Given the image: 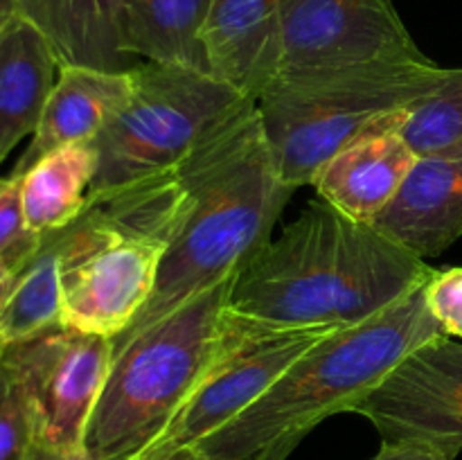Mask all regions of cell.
I'll return each mask as SVG.
<instances>
[{"mask_svg":"<svg viewBox=\"0 0 462 460\" xmlns=\"http://www.w3.org/2000/svg\"><path fill=\"white\" fill-rule=\"evenodd\" d=\"M25 460H93L84 449H57V446L43 445V442H32Z\"/></svg>","mask_w":462,"mask_h":460,"instance_id":"26","label":"cell"},{"mask_svg":"<svg viewBox=\"0 0 462 460\" xmlns=\"http://www.w3.org/2000/svg\"><path fill=\"white\" fill-rule=\"evenodd\" d=\"M332 332V327H269L228 311L219 354L170 428L144 455L206 440L260 400L307 350Z\"/></svg>","mask_w":462,"mask_h":460,"instance_id":"8","label":"cell"},{"mask_svg":"<svg viewBox=\"0 0 462 460\" xmlns=\"http://www.w3.org/2000/svg\"><path fill=\"white\" fill-rule=\"evenodd\" d=\"M427 307L442 334L462 338V266L433 271L424 284Z\"/></svg>","mask_w":462,"mask_h":460,"instance_id":"24","label":"cell"},{"mask_svg":"<svg viewBox=\"0 0 462 460\" xmlns=\"http://www.w3.org/2000/svg\"><path fill=\"white\" fill-rule=\"evenodd\" d=\"M233 282L189 298L113 343L111 368L84 437L90 458L138 460L161 440L219 354Z\"/></svg>","mask_w":462,"mask_h":460,"instance_id":"5","label":"cell"},{"mask_svg":"<svg viewBox=\"0 0 462 460\" xmlns=\"http://www.w3.org/2000/svg\"><path fill=\"white\" fill-rule=\"evenodd\" d=\"M34 440L36 427L27 392L0 354V460H25Z\"/></svg>","mask_w":462,"mask_h":460,"instance_id":"22","label":"cell"},{"mask_svg":"<svg viewBox=\"0 0 462 460\" xmlns=\"http://www.w3.org/2000/svg\"><path fill=\"white\" fill-rule=\"evenodd\" d=\"M374 228L420 260L462 237V156H420Z\"/></svg>","mask_w":462,"mask_h":460,"instance_id":"13","label":"cell"},{"mask_svg":"<svg viewBox=\"0 0 462 460\" xmlns=\"http://www.w3.org/2000/svg\"><path fill=\"white\" fill-rule=\"evenodd\" d=\"M287 5L289 0H212L203 32L212 75L255 99L278 72Z\"/></svg>","mask_w":462,"mask_h":460,"instance_id":"14","label":"cell"},{"mask_svg":"<svg viewBox=\"0 0 462 460\" xmlns=\"http://www.w3.org/2000/svg\"><path fill=\"white\" fill-rule=\"evenodd\" d=\"M406 115L383 122L325 162L311 183L320 201L352 219L374 224L420 158L400 133Z\"/></svg>","mask_w":462,"mask_h":460,"instance_id":"12","label":"cell"},{"mask_svg":"<svg viewBox=\"0 0 462 460\" xmlns=\"http://www.w3.org/2000/svg\"><path fill=\"white\" fill-rule=\"evenodd\" d=\"M125 0H18V16L52 45L61 66L131 70L135 59L122 45Z\"/></svg>","mask_w":462,"mask_h":460,"instance_id":"16","label":"cell"},{"mask_svg":"<svg viewBox=\"0 0 462 460\" xmlns=\"http://www.w3.org/2000/svg\"><path fill=\"white\" fill-rule=\"evenodd\" d=\"M368 460H454L445 451L415 440H382L377 454Z\"/></svg>","mask_w":462,"mask_h":460,"instance_id":"25","label":"cell"},{"mask_svg":"<svg viewBox=\"0 0 462 460\" xmlns=\"http://www.w3.org/2000/svg\"><path fill=\"white\" fill-rule=\"evenodd\" d=\"M212 0H125L122 45L129 57L212 75L206 32Z\"/></svg>","mask_w":462,"mask_h":460,"instance_id":"18","label":"cell"},{"mask_svg":"<svg viewBox=\"0 0 462 460\" xmlns=\"http://www.w3.org/2000/svg\"><path fill=\"white\" fill-rule=\"evenodd\" d=\"M50 41L16 16L0 34V165L25 135H32L59 77Z\"/></svg>","mask_w":462,"mask_h":460,"instance_id":"17","label":"cell"},{"mask_svg":"<svg viewBox=\"0 0 462 460\" xmlns=\"http://www.w3.org/2000/svg\"><path fill=\"white\" fill-rule=\"evenodd\" d=\"M188 203L180 162L125 188L93 194L86 210L54 233L63 327L113 341L122 336L152 298Z\"/></svg>","mask_w":462,"mask_h":460,"instance_id":"3","label":"cell"},{"mask_svg":"<svg viewBox=\"0 0 462 460\" xmlns=\"http://www.w3.org/2000/svg\"><path fill=\"white\" fill-rule=\"evenodd\" d=\"M95 174L97 149L93 143L68 144L39 158L18 176L30 228L41 237L68 228L88 206Z\"/></svg>","mask_w":462,"mask_h":460,"instance_id":"19","label":"cell"},{"mask_svg":"<svg viewBox=\"0 0 462 460\" xmlns=\"http://www.w3.org/2000/svg\"><path fill=\"white\" fill-rule=\"evenodd\" d=\"M138 460H208V458L197 445H188V446H180V449L167 451V454L143 455V458H138Z\"/></svg>","mask_w":462,"mask_h":460,"instance_id":"28","label":"cell"},{"mask_svg":"<svg viewBox=\"0 0 462 460\" xmlns=\"http://www.w3.org/2000/svg\"><path fill=\"white\" fill-rule=\"evenodd\" d=\"M436 61H374L278 72L255 97L262 131L289 188L314 183L341 149L404 115L440 84Z\"/></svg>","mask_w":462,"mask_h":460,"instance_id":"6","label":"cell"},{"mask_svg":"<svg viewBox=\"0 0 462 460\" xmlns=\"http://www.w3.org/2000/svg\"><path fill=\"white\" fill-rule=\"evenodd\" d=\"M352 413L377 428L382 440H415L462 451V343L438 334L404 356Z\"/></svg>","mask_w":462,"mask_h":460,"instance_id":"10","label":"cell"},{"mask_svg":"<svg viewBox=\"0 0 462 460\" xmlns=\"http://www.w3.org/2000/svg\"><path fill=\"white\" fill-rule=\"evenodd\" d=\"M131 93V70L61 66L39 126L18 158L14 176L59 147L93 143Z\"/></svg>","mask_w":462,"mask_h":460,"instance_id":"15","label":"cell"},{"mask_svg":"<svg viewBox=\"0 0 462 460\" xmlns=\"http://www.w3.org/2000/svg\"><path fill=\"white\" fill-rule=\"evenodd\" d=\"M440 332L424 287L364 323L334 329L307 350L264 395L199 442L208 460H255L293 433H310L323 419L352 413L386 374Z\"/></svg>","mask_w":462,"mask_h":460,"instance_id":"4","label":"cell"},{"mask_svg":"<svg viewBox=\"0 0 462 460\" xmlns=\"http://www.w3.org/2000/svg\"><path fill=\"white\" fill-rule=\"evenodd\" d=\"M246 99L215 75L138 63L129 97L93 140L97 174L90 197L176 167Z\"/></svg>","mask_w":462,"mask_h":460,"instance_id":"7","label":"cell"},{"mask_svg":"<svg viewBox=\"0 0 462 460\" xmlns=\"http://www.w3.org/2000/svg\"><path fill=\"white\" fill-rule=\"evenodd\" d=\"M12 282H14V273L0 264V314H3L5 300H7V293L9 289H12ZM0 354H3V350H0Z\"/></svg>","mask_w":462,"mask_h":460,"instance_id":"30","label":"cell"},{"mask_svg":"<svg viewBox=\"0 0 462 460\" xmlns=\"http://www.w3.org/2000/svg\"><path fill=\"white\" fill-rule=\"evenodd\" d=\"M418 156H462V68H445L440 84L400 124Z\"/></svg>","mask_w":462,"mask_h":460,"instance_id":"21","label":"cell"},{"mask_svg":"<svg viewBox=\"0 0 462 460\" xmlns=\"http://www.w3.org/2000/svg\"><path fill=\"white\" fill-rule=\"evenodd\" d=\"M189 203L161 262L152 298L120 343L189 298L237 278L271 242L296 192L278 174L255 99L224 117L180 162Z\"/></svg>","mask_w":462,"mask_h":460,"instance_id":"2","label":"cell"},{"mask_svg":"<svg viewBox=\"0 0 462 460\" xmlns=\"http://www.w3.org/2000/svg\"><path fill=\"white\" fill-rule=\"evenodd\" d=\"M374 61H429L393 0H289L278 72Z\"/></svg>","mask_w":462,"mask_h":460,"instance_id":"11","label":"cell"},{"mask_svg":"<svg viewBox=\"0 0 462 460\" xmlns=\"http://www.w3.org/2000/svg\"><path fill=\"white\" fill-rule=\"evenodd\" d=\"M18 16V0H0V34Z\"/></svg>","mask_w":462,"mask_h":460,"instance_id":"29","label":"cell"},{"mask_svg":"<svg viewBox=\"0 0 462 460\" xmlns=\"http://www.w3.org/2000/svg\"><path fill=\"white\" fill-rule=\"evenodd\" d=\"M61 325V273L57 235H45L39 251L14 275L0 314V350Z\"/></svg>","mask_w":462,"mask_h":460,"instance_id":"20","label":"cell"},{"mask_svg":"<svg viewBox=\"0 0 462 460\" xmlns=\"http://www.w3.org/2000/svg\"><path fill=\"white\" fill-rule=\"evenodd\" d=\"M43 237L30 228L23 212L21 179H0V264L14 275L34 257Z\"/></svg>","mask_w":462,"mask_h":460,"instance_id":"23","label":"cell"},{"mask_svg":"<svg viewBox=\"0 0 462 460\" xmlns=\"http://www.w3.org/2000/svg\"><path fill=\"white\" fill-rule=\"evenodd\" d=\"M431 266L319 197L235 278L228 311L269 327H350L424 287Z\"/></svg>","mask_w":462,"mask_h":460,"instance_id":"1","label":"cell"},{"mask_svg":"<svg viewBox=\"0 0 462 460\" xmlns=\"http://www.w3.org/2000/svg\"><path fill=\"white\" fill-rule=\"evenodd\" d=\"M302 437H305V433H293V436L282 437V440H278L275 445H271L269 449L262 451L255 460H287L289 455L293 454V449L300 445Z\"/></svg>","mask_w":462,"mask_h":460,"instance_id":"27","label":"cell"},{"mask_svg":"<svg viewBox=\"0 0 462 460\" xmlns=\"http://www.w3.org/2000/svg\"><path fill=\"white\" fill-rule=\"evenodd\" d=\"M3 356L27 392L36 442L84 449L86 428L111 368L113 338L59 325L5 347Z\"/></svg>","mask_w":462,"mask_h":460,"instance_id":"9","label":"cell"}]
</instances>
